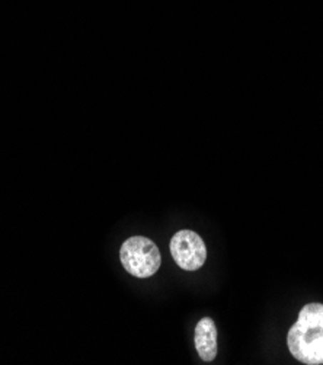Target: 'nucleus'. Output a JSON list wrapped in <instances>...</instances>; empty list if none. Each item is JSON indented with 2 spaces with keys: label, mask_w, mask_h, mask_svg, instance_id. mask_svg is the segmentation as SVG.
Returning <instances> with one entry per match:
<instances>
[{
  "label": "nucleus",
  "mask_w": 323,
  "mask_h": 365,
  "mask_svg": "<svg viewBox=\"0 0 323 365\" xmlns=\"http://www.w3.org/2000/svg\"><path fill=\"white\" fill-rule=\"evenodd\" d=\"M124 269L137 278H149L158 272L162 264L159 247L145 236L127 239L120 250Z\"/></svg>",
  "instance_id": "nucleus-2"
},
{
  "label": "nucleus",
  "mask_w": 323,
  "mask_h": 365,
  "mask_svg": "<svg viewBox=\"0 0 323 365\" xmlns=\"http://www.w3.org/2000/svg\"><path fill=\"white\" fill-rule=\"evenodd\" d=\"M170 253L176 265L185 271L200 269L207 259L204 240L191 230H181L172 236Z\"/></svg>",
  "instance_id": "nucleus-3"
},
{
  "label": "nucleus",
  "mask_w": 323,
  "mask_h": 365,
  "mask_svg": "<svg viewBox=\"0 0 323 365\" xmlns=\"http://www.w3.org/2000/svg\"><path fill=\"white\" fill-rule=\"evenodd\" d=\"M292 355L307 365L323 364V304L309 303L287 335Z\"/></svg>",
  "instance_id": "nucleus-1"
},
{
  "label": "nucleus",
  "mask_w": 323,
  "mask_h": 365,
  "mask_svg": "<svg viewBox=\"0 0 323 365\" xmlns=\"http://www.w3.org/2000/svg\"><path fill=\"white\" fill-rule=\"evenodd\" d=\"M195 348L200 358L211 362L217 356V327L212 319L202 317L195 327Z\"/></svg>",
  "instance_id": "nucleus-4"
}]
</instances>
